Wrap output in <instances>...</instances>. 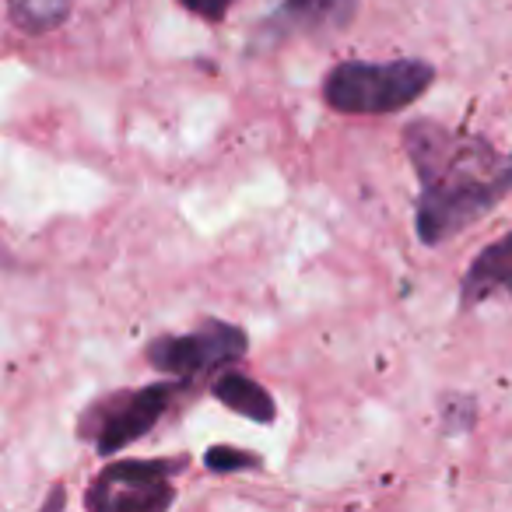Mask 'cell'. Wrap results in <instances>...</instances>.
Masks as SVG:
<instances>
[{
    "label": "cell",
    "instance_id": "obj_11",
    "mask_svg": "<svg viewBox=\"0 0 512 512\" xmlns=\"http://www.w3.org/2000/svg\"><path fill=\"white\" fill-rule=\"evenodd\" d=\"M442 425L449 432H467L474 425V397H449L442 404Z\"/></svg>",
    "mask_w": 512,
    "mask_h": 512
},
{
    "label": "cell",
    "instance_id": "obj_7",
    "mask_svg": "<svg viewBox=\"0 0 512 512\" xmlns=\"http://www.w3.org/2000/svg\"><path fill=\"white\" fill-rule=\"evenodd\" d=\"M498 295H512V232L488 242L460 281V306L474 309Z\"/></svg>",
    "mask_w": 512,
    "mask_h": 512
},
{
    "label": "cell",
    "instance_id": "obj_8",
    "mask_svg": "<svg viewBox=\"0 0 512 512\" xmlns=\"http://www.w3.org/2000/svg\"><path fill=\"white\" fill-rule=\"evenodd\" d=\"M211 393L228 407V411L242 414L249 421H260V425H271L278 418V407H274V397L256 383V379L242 376V372H221L214 379Z\"/></svg>",
    "mask_w": 512,
    "mask_h": 512
},
{
    "label": "cell",
    "instance_id": "obj_10",
    "mask_svg": "<svg viewBox=\"0 0 512 512\" xmlns=\"http://www.w3.org/2000/svg\"><path fill=\"white\" fill-rule=\"evenodd\" d=\"M204 463L214 474H232V470H256L260 467V456L249 453V449H232V446H214L204 453Z\"/></svg>",
    "mask_w": 512,
    "mask_h": 512
},
{
    "label": "cell",
    "instance_id": "obj_12",
    "mask_svg": "<svg viewBox=\"0 0 512 512\" xmlns=\"http://www.w3.org/2000/svg\"><path fill=\"white\" fill-rule=\"evenodd\" d=\"M190 15L204 18V22H221V18L228 15V8H232L235 0H179Z\"/></svg>",
    "mask_w": 512,
    "mask_h": 512
},
{
    "label": "cell",
    "instance_id": "obj_2",
    "mask_svg": "<svg viewBox=\"0 0 512 512\" xmlns=\"http://www.w3.org/2000/svg\"><path fill=\"white\" fill-rule=\"evenodd\" d=\"M435 67L428 60H344L323 81V99L344 116H390L418 102L432 88Z\"/></svg>",
    "mask_w": 512,
    "mask_h": 512
},
{
    "label": "cell",
    "instance_id": "obj_6",
    "mask_svg": "<svg viewBox=\"0 0 512 512\" xmlns=\"http://www.w3.org/2000/svg\"><path fill=\"white\" fill-rule=\"evenodd\" d=\"M358 0H281V8L256 25V43L271 50L299 36H337L355 22Z\"/></svg>",
    "mask_w": 512,
    "mask_h": 512
},
{
    "label": "cell",
    "instance_id": "obj_9",
    "mask_svg": "<svg viewBox=\"0 0 512 512\" xmlns=\"http://www.w3.org/2000/svg\"><path fill=\"white\" fill-rule=\"evenodd\" d=\"M71 8L74 0H8L11 22L22 32H32V36H43V32L64 25Z\"/></svg>",
    "mask_w": 512,
    "mask_h": 512
},
{
    "label": "cell",
    "instance_id": "obj_3",
    "mask_svg": "<svg viewBox=\"0 0 512 512\" xmlns=\"http://www.w3.org/2000/svg\"><path fill=\"white\" fill-rule=\"evenodd\" d=\"M183 383L186 379H165V383H151L141 390L113 393V397L88 407L78 432L92 439L102 456L120 453V449L134 446L137 439H144L169 414V407L183 393Z\"/></svg>",
    "mask_w": 512,
    "mask_h": 512
},
{
    "label": "cell",
    "instance_id": "obj_1",
    "mask_svg": "<svg viewBox=\"0 0 512 512\" xmlns=\"http://www.w3.org/2000/svg\"><path fill=\"white\" fill-rule=\"evenodd\" d=\"M404 148L418 172V239L442 246L491 214L512 193V155L467 130L418 120L404 130Z\"/></svg>",
    "mask_w": 512,
    "mask_h": 512
},
{
    "label": "cell",
    "instance_id": "obj_5",
    "mask_svg": "<svg viewBox=\"0 0 512 512\" xmlns=\"http://www.w3.org/2000/svg\"><path fill=\"white\" fill-rule=\"evenodd\" d=\"M246 330L225 320H207L190 334L155 337L148 344V362L172 379H200L232 369L246 355Z\"/></svg>",
    "mask_w": 512,
    "mask_h": 512
},
{
    "label": "cell",
    "instance_id": "obj_4",
    "mask_svg": "<svg viewBox=\"0 0 512 512\" xmlns=\"http://www.w3.org/2000/svg\"><path fill=\"white\" fill-rule=\"evenodd\" d=\"M186 467V456L169 460H120L109 463L92 481L85 505L95 512H158L169 509L176 488L172 474Z\"/></svg>",
    "mask_w": 512,
    "mask_h": 512
}]
</instances>
